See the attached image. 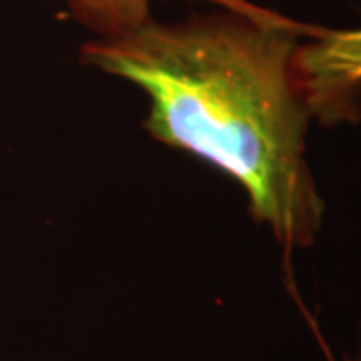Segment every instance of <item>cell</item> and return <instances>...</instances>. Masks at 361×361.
<instances>
[{
    "mask_svg": "<svg viewBox=\"0 0 361 361\" xmlns=\"http://www.w3.org/2000/svg\"><path fill=\"white\" fill-rule=\"evenodd\" d=\"M327 361H336V360H334V357H331V355L327 353ZM345 361H360V360H345Z\"/></svg>",
    "mask_w": 361,
    "mask_h": 361,
    "instance_id": "cell-4",
    "label": "cell"
},
{
    "mask_svg": "<svg viewBox=\"0 0 361 361\" xmlns=\"http://www.w3.org/2000/svg\"><path fill=\"white\" fill-rule=\"evenodd\" d=\"M311 30L239 0L175 25L149 18L85 44L82 61L141 87L147 130L231 175L255 221L293 251L315 243L325 211L305 161L313 115L295 63Z\"/></svg>",
    "mask_w": 361,
    "mask_h": 361,
    "instance_id": "cell-1",
    "label": "cell"
},
{
    "mask_svg": "<svg viewBox=\"0 0 361 361\" xmlns=\"http://www.w3.org/2000/svg\"><path fill=\"white\" fill-rule=\"evenodd\" d=\"M151 0H68L71 11L101 39H116L142 26Z\"/></svg>",
    "mask_w": 361,
    "mask_h": 361,
    "instance_id": "cell-3",
    "label": "cell"
},
{
    "mask_svg": "<svg viewBox=\"0 0 361 361\" xmlns=\"http://www.w3.org/2000/svg\"><path fill=\"white\" fill-rule=\"evenodd\" d=\"M297 71L311 115L323 123L361 116V28L313 26L310 42L297 51Z\"/></svg>",
    "mask_w": 361,
    "mask_h": 361,
    "instance_id": "cell-2",
    "label": "cell"
}]
</instances>
